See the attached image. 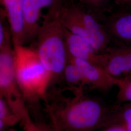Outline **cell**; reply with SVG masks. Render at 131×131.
<instances>
[{
	"mask_svg": "<svg viewBox=\"0 0 131 131\" xmlns=\"http://www.w3.org/2000/svg\"><path fill=\"white\" fill-rule=\"evenodd\" d=\"M69 97H55L44 102L49 123L57 131H95L114 122L116 110L99 99L76 89Z\"/></svg>",
	"mask_w": 131,
	"mask_h": 131,
	"instance_id": "1",
	"label": "cell"
},
{
	"mask_svg": "<svg viewBox=\"0 0 131 131\" xmlns=\"http://www.w3.org/2000/svg\"><path fill=\"white\" fill-rule=\"evenodd\" d=\"M15 73L19 88L28 105L37 106L47 101L52 76L35 49L13 46Z\"/></svg>",
	"mask_w": 131,
	"mask_h": 131,
	"instance_id": "2",
	"label": "cell"
},
{
	"mask_svg": "<svg viewBox=\"0 0 131 131\" xmlns=\"http://www.w3.org/2000/svg\"><path fill=\"white\" fill-rule=\"evenodd\" d=\"M63 5L48 10L36 37L37 46L35 50L51 74L52 84L62 80L68 61L64 28L59 17Z\"/></svg>",
	"mask_w": 131,
	"mask_h": 131,
	"instance_id": "3",
	"label": "cell"
},
{
	"mask_svg": "<svg viewBox=\"0 0 131 131\" xmlns=\"http://www.w3.org/2000/svg\"><path fill=\"white\" fill-rule=\"evenodd\" d=\"M103 53V67L116 81L117 84L131 78V45L110 46Z\"/></svg>",
	"mask_w": 131,
	"mask_h": 131,
	"instance_id": "4",
	"label": "cell"
},
{
	"mask_svg": "<svg viewBox=\"0 0 131 131\" xmlns=\"http://www.w3.org/2000/svg\"><path fill=\"white\" fill-rule=\"evenodd\" d=\"M12 35L13 46L24 45L29 40L24 0H2Z\"/></svg>",
	"mask_w": 131,
	"mask_h": 131,
	"instance_id": "5",
	"label": "cell"
},
{
	"mask_svg": "<svg viewBox=\"0 0 131 131\" xmlns=\"http://www.w3.org/2000/svg\"><path fill=\"white\" fill-rule=\"evenodd\" d=\"M68 58L73 61L81 70L85 86L91 89L106 92L116 86V81L103 67L69 56Z\"/></svg>",
	"mask_w": 131,
	"mask_h": 131,
	"instance_id": "6",
	"label": "cell"
},
{
	"mask_svg": "<svg viewBox=\"0 0 131 131\" xmlns=\"http://www.w3.org/2000/svg\"><path fill=\"white\" fill-rule=\"evenodd\" d=\"M64 35L69 57L88 61L103 67L104 59L103 53H99L84 39L70 33L65 28Z\"/></svg>",
	"mask_w": 131,
	"mask_h": 131,
	"instance_id": "7",
	"label": "cell"
},
{
	"mask_svg": "<svg viewBox=\"0 0 131 131\" xmlns=\"http://www.w3.org/2000/svg\"><path fill=\"white\" fill-rule=\"evenodd\" d=\"M75 10L90 37L97 45L99 51L103 53L110 45L111 38L104 25L100 24L88 11L74 5Z\"/></svg>",
	"mask_w": 131,
	"mask_h": 131,
	"instance_id": "8",
	"label": "cell"
},
{
	"mask_svg": "<svg viewBox=\"0 0 131 131\" xmlns=\"http://www.w3.org/2000/svg\"><path fill=\"white\" fill-rule=\"evenodd\" d=\"M111 39L120 44L131 42V13H121L112 16L104 25Z\"/></svg>",
	"mask_w": 131,
	"mask_h": 131,
	"instance_id": "9",
	"label": "cell"
},
{
	"mask_svg": "<svg viewBox=\"0 0 131 131\" xmlns=\"http://www.w3.org/2000/svg\"><path fill=\"white\" fill-rule=\"evenodd\" d=\"M62 80L65 82L72 91L84 89L85 84L81 70L75 63L68 58L62 75Z\"/></svg>",
	"mask_w": 131,
	"mask_h": 131,
	"instance_id": "10",
	"label": "cell"
},
{
	"mask_svg": "<svg viewBox=\"0 0 131 131\" xmlns=\"http://www.w3.org/2000/svg\"><path fill=\"white\" fill-rule=\"evenodd\" d=\"M20 120L4 99L0 97V131H7Z\"/></svg>",
	"mask_w": 131,
	"mask_h": 131,
	"instance_id": "11",
	"label": "cell"
},
{
	"mask_svg": "<svg viewBox=\"0 0 131 131\" xmlns=\"http://www.w3.org/2000/svg\"><path fill=\"white\" fill-rule=\"evenodd\" d=\"M114 122L122 125L126 131H131V103L123 104L116 110Z\"/></svg>",
	"mask_w": 131,
	"mask_h": 131,
	"instance_id": "12",
	"label": "cell"
},
{
	"mask_svg": "<svg viewBox=\"0 0 131 131\" xmlns=\"http://www.w3.org/2000/svg\"><path fill=\"white\" fill-rule=\"evenodd\" d=\"M117 101L118 103H131V78L117 83Z\"/></svg>",
	"mask_w": 131,
	"mask_h": 131,
	"instance_id": "13",
	"label": "cell"
},
{
	"mask_svg": "<svg viewBox=\"0 0 131 131\" xmlns=\"http://www.w3.org/2000/svg\"><path fill=\"white\" fill-rule=\"evenodd\" d=\"M24 2L40 13L43 8L49 10L64 4V0H24Z\"/></svg>",
	"mask_w": 131,
	"mask_h": 131,
	"instance_id": "14",
	"label": "cell"
},
{
	"mask_svg": "<svg viewBox=\"0 0 131 131\" xmlns=\"http://www.w3.org/2000/svg\"><path fill=\"white\" fill-rule=\"evenodd\" d=\"M5 15L1 14L0 20V49L12 45V38L9 24L7 25L4 19Z\"/></svg>",
	"mask_w": 131,
	"mask_h": 131,
	"instance_id": "15",
	"label": "cell"
},
{
	"mask_svg": "<svg viewBox=\"0 0 131 131\" xmlns=\"http://www.w3.org/2000/svg\"><path fill=\"white\" fill-rule=\"evenodd\" d=\"M80 1L92 10H99L105 5L107 0H80Z\"/></svg>",
	"mask_w": 131,
	"mask_h": 131,
	"instance_id": "16",
	"label": "cell"
},
{
	"mask_svg": "<svg viewBox=\"0 0 131 131\" xmlns=\"http://www.w3.org/2000/svg\"><path fill=\"white\" fill-rule=\"evenodd\" d=\"M35 122L36 125L35 131H57L49 122L36 120Z\"/></svg>",
	"mask_w": 131,
	"mask_h": 131,
	"instance_id": "17",
	"label": "cell"
},
{
	"mask_svg": "<svg viewBox=\"0 0 131 131\" xmlns=\"http://www.w3.org/2000/svg\"><path fill=\"white\" fill-rule=\"evenodd\" d=\"M101 131H126L122 125L117 122H114L102 129Z\"/></svg>",
	"mask_w": 131,
	"mask_h": 131,
	"instance_id": "18",
	"label": "cell"
},
{
	"mask_svg": "<svg viewBox=\"0 0 131 131\" xmlns=\"http://www.w3.org/2000/svg\"><path fill=\"white\" fill-rule=\"evenodd\" d=\"M116 2L119 4H124L131 3V0H115Z\"/></svg>",
	"mask_w": 131,
	"mask_h": 131,
	"instance_id": "19",
	"label": "cell"
},
{
	"mask_svg": "<svg viewBox=\"0 0 131 131\" xmlns=\"http://www.w3.org/2000/svg\"><path fill=\"white\" fill-rule=\"evenodd\" d=\"M7 131H18L17 130H16V129H15V128H14V127L13 128H10Z\"/></svg>",
	"mask_w": 131,
	"mask_h": 131,
	"instance_id": "20",
	"label": "cell"
},
{
	"mask_svg": "<svg viewBox=\"0 0 131 131\" xmlns=\"http://www.w3.org/2000/svg\"><path fill=\"white\" fill-rule=\"evenodd\" d=\"M128 45H131V42L129 44H128Z\"/></svg>",
	"mask_w": 131,
	"mask_h": 131,
	"instance_id": "21",
	"label": "cell"
}]
</instances>
